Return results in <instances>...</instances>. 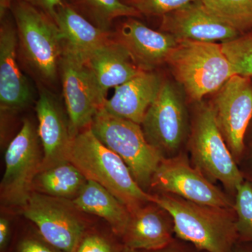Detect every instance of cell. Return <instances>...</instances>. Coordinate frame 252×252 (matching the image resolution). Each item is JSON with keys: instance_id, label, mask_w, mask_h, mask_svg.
<instances>
[{"instance_id": "4dcf8cb0", "label": "cell", "mask_w": 252, "mask_h": 252, "mask_svg": "<svg viewBox=\"0 0 252 252\" xmlns=\"http://www.w3.org/2000/svg\"><path fill=\"white\" fill-rule=\"evenodd\" d=\"M122 252H190V251L189 250L188 246L186 244L183 243L182 240V242H180L175 238L170 245H167L165 248L158 249V250H133V249L124 247Z\"/></svg>"}, {"instance_id": "e0dca14e", "label": "cell", "mask_w": 252, "mask_h": 252, "mask_svg": "<svg viewBox=\"0 0 252 252\" xmlns=\"http://www.w3.org/2000/svg\"><path fill=\"white\" fill-rule=\"evenodd\" d=\"M173 219L158 204L151 202L131 212L122 237V245L133 250L165 248L174 240Z\"/></svg>"}, {"instance_id": "d4e9b609", "label": "cell", "mask_w": 252, "mask_h": 252, "mask_svg": "<svg viewBox=\"0 0 252 252\" xmlns=\"http://www.w3.org/2000/svg\"><path fill=\"white\" fill-rule=\"evenodd\" d=\"M220 44L234 74L252 77V31Z\"/></svg>"}, {"instance_id": "277c9868", "label": "cell", "mask_w": 252, "mask_h": 252, "mask_svg": "<svg viewBox=\"0 0 252 252\" xmlns=\"http://www.w3.org/2000/svg\"><path fill=\"white\" fill-rule=\"evenodd\" d=\"M189 98L200 102L235 75L221 44L178 40L166 63Z\"/></svg>"}, {"instance_id": "7402d4cb", "label": "cell", "mask_w": 252, "mask_h": 252, "mask_svg": "<svg viewBox=\"0 0 252 252\" xmlns=\"http://www.w3.org/2000/svg\"><path fill=\"white\" fill-rule=\"evenodd\" d=\"M87 180L70 162H61L41 170L33 182V191L53 198L72 200L80 193Z\"/></svg>"}, {"instance_id": "6da1fadb", "label": "cell", "mask_w": 252, "mask_h": 252, "mask_svg": "<svg viewBox=\"0 0 252 252\" xmlns=\"http://www.w3.org/2000/svg\"><path fill=\"white\" fill-rule=\"evenodd\" d=\"M152 195V202L171 215L177 239L199 251L231 252L238 241L234 208L202 205L161 192Z\"/></svg>"}, {"instance_id": "5bb4252c", "label": "cell", "mask_w": 252, "mask_h": 252, "mask_svg": "<svg viewBox=\"0 0 252 252\" xmlns=\"http://www.w3.org/2000/svg\"><path fill=\"white\" fill-rule=\"evenodd\" d=\"M35 109L38 135L44 153L41 167L43 170L67 161L68 152L73 138L69 132L68 118L64 115L59 99L42 85L39 87Z\"/></svg>"}, {"instance_id": "30bf717a", "label": "cell", "mask_w": 252, "mask_h": 252, "mask_svg": "<svg viewBox=\"0 0 252 252\" xmlns=\"http://www.w3.org/2000/svg\"><path fill=\"white\" fill-rule=\"evenodd\" d=\"M217 125L235 162L246 151L245 139L252 119V79L232 76L216 92L210 104Z\"/></svg>"}, {"instance_id": "ffe728a7", "label": "cell", "mask_w": 252, "mask_h": 252, "mask_svg": "<svg viewBox=\"0 0 252 252\" xmlns=\"http://www.w3.org/2000/svg\"><path fill=\"white\" fill-rule=\"evenodd\" d=\"M85 63L106 98L109 89L125 84L144 71L112 36L94 51Z\"/></svg>"}, {"instance_id": "f546056e", "label": "cell", "mask_w": 252, "mask_h": 252, "mask_svg": "<svg viewBox=\"0 0 252 252\" xmlns=\"http://www.w3.org/2000/svg\"><path fill=\"white\" fill-rule=\"evenodd\" d=\"M14 1H22L28 3L44 11L54 20L58 8L63 4V0H13Z\"/></svg>"}, {"instance_id": "d590c367", "label": "cell", "mask_w": 252, "mask_h": 252, "mask_svg": "<svg viewBox=\"0 0 252 252\" xmlns=\"http://www.w3.org/2000/svg\"><path fill=\"white\" fill-rule=\"evenodd\" d=\"M245 146L247 147H252V119L251 122H250V125L247 130L246 135H245Z\"/></svg>"}, {"instance_id": "ba28073f", "label": "cell", "mask_w": 252, "mask_h": 252, "mask_svg": "<svg viewBox=\"0 0 252 252\" xmlns=\"http://www.w3.org/2000/svg\"><path fill=\"white\" fill-rule=\"evenodd\" d=\"M141 126L149 144L164 158L175 157L183 152L190 125L185 99L176 86L164 81Z\"/></svg>"}, {"instance_id": "5b68a950", "label": "cell", "mask_w": 252, "mask_h": 252, "mask_svg": "<svg viewBox=\"0 0 252 252\" xmlns=\"http://www.w3.org/2000/svg\"><path fill=\"white\" fill-rule=\"evenodd\" d=\"M187 149L190 160L213 183L220 182L234 197L245 179L219 128L211 105L202 104L190 124Z\"/></svg>"}, {"instance_id": "484cf974", "label": "cell", "mask_w": 252, "mask_h": 252, "mask_svg": "<svg viewBox=\"0 0 252 252\" xmlns=\"http://www.w3.org/2000/svg\"><path fill=\"white\" fill-rule=\"evenodd\" d=\"M234 210L238 241L252 243V183L245 180L237 189Z\"/></svg>"}, {"instance_id": "2e32d148", "label": "cell", "mask_w": 252, "mask_h": 252, "mask_svg": "<svg viewBox=\"0 0 252 252\" xmlns=\"http://www.w3.org/2000/svg\"><path fill=\"white\" fill-rule=\"evenodd\" d=\"M16 28L6 20L0 28V105L1 111L16 112L32 99L29 82L18 62Z\"/></svg>"}, {"instance_id": "603a6c76", "label": "cell", "mask_w": 252, "mask_h": 252, "mask_svg": "<svg viewBox=\"0 0 252 252\" xmlns=\"http://www.w3.org/2000/svg\"><path fill=\"white\" fill-rule=\"evenodd\" d=\"M73 6L96 27L110 32L117 18L141 17L142 14L123 0H73Z\"/></svg>"}, {"instance_id": "d6986e66", "label": "cell", "mask_w": 252, "mask_h": 252, "mask_svg": "<svg viewBox=\"0 0 252 252\" xmlns=\"http://www.w3.org/2000/svg\"><path fill=\"white\" fill-rule=\"evenodd\" d=\"M54 21L61 34L63 54L84 62L112 36L110 32L96 27L67 3L58 8Z\"/></svg>"}, {"instance_id": "83f0119b", "label": "cell", "mask_w": 252, "mask_h": 252, "mask_svg": "<svg viewBox=\"0 0 252 252\" xmlns=\"http://www.w3.org/2000/svg\"><path fill=\"white\" fill-rule=\"evenodd\" d=\"M123 248L103 235L86 233L74 252H122Z\"/></svg>"}, {"instance_id": "1f68e13d", "label": "cell", "mask_w": 252, "mask_h": 252, "mask_svg": "<svg viewBox=\"0 0 252 252\" xmlns=\"http://www.w3.org/2000/svg\"><path fill=\"white\" fill-rule=\"evenodd\" d=\"M238 165L245 180L252 183V146L247 147L243 160Z\"/></svg>"}, {"instance_id": "f1b7e54d", "label": "cell", "mask_w": 252, "mask_h": 252, "mask_svg": "<svg viewBox=\"0 0 252 252\" xmlns=\"http://www.w3.org/2000/svg\"><path fill=\"white\" fill-rule=\"evenodd\" d=\"M15 252H63L45 241L42 237L27 236L18 240Z\"/></svg>"}, {"instance_id": "836d02e7", "label": "cell", "mask_w": 252, "mask_h": 252, "mask_svg": "<svg viewBox=\"0 0 252 252\" xmlns=\"http://www.w3.org/2000/svg\"><path fill=\"white\" fill-rule=\"evenodd\" d=\"M231 252H252V243L238 241Z\"/></svg>"}, {"instance_id": "9c48e42d", "label": "cell", "mask_w": 252, "mask_h": 252, "mask_svg": "<svg viewBox=\"0 0 252 252\" xmlns=\"http://www.w3.org/2000/svg\"><path fill=\"white\" fill-rule=\"evenodd\" d=\"M150 188L195 203L234 208V197L208 180L192 165L184 152L162 159L154 173Z\"/></svg>"}, {"instance_id": "8992f818", "label": "cell", "mask_w": 252, "mask_h": 252, "mask_svg": "<svg viewBox=\"0 0 252 252\" xmlns=\"http://www.w3.org/2000/svg\"><path fill=\"white\" fill-rule=\"evenodd\" d=\"M91 128L94 135L122 158L137 183L144 190L163 156L149 144L140 124L109 114L102 107L95 114Z\"/></svg>"}, {"instance_id": "44dd1931", "label": "cell", "mask_w": 252, "mask_h": 252, "mask_svg": "<svg viewBox=\"0 0 252 252\" xmlns=\"http://www.w3.org/2000/svg\"><path fill=\"white\" fill-rule=\"evenodd\" d=\"M71 203L77 210L105 220L114 234L122 238L130 220V212L102 186L87 180L80 193Z\"/></svg>"}, {"instance_id": "7a4b0ae2", "label": "cell", "mask_w": 252, "mask_h": 252, "mask_svg": "<svg viewBox=\"0 0 252 252\" xmlns=\"http://www.w3.org/2000/svg\"><path fill=\"white\" fill-rule=\"evenodd\" d=\"M67 161L77 167L86 180L108 190L131 212L152 202L132 177L122 158L106 147L87 127L72 139Z\"/></svg>"}, {"instance_id": "d6a6232c", "label": "cell", "mask_w": 252, "mask_h": 252, "mask_svg": "<svg viewBox=\"0 0 252 252\" xmlns=\"http://www.w3.org/2000/svg\"><path fill=\"white\" fill-rule=\"evenodd\" d=\"M10 236H11V227L7 219L1 217L0 219V250L4 252L8 244L9 243Z\"/></svg>"}, {"instance_id": "8fae6325", "label": "cell", "mask_w": 252, "mask_h": 252, "mask_svg": "<svg viewBox=\"0 0 252 252\" xmlns=\"http://www.w3.org/2000/svg\"><path fill=\"white\" fill-rule=\"evenodd\" d=\"M59 74L69 132L74 138L81 131L90 127L94 116L103 107L107 98L84 61L63 54Z\"/></svg>"}, {"instance_id": "52a82bcc", "label": "cell", "mask_w": 252, "mask_h": 252, "mask_svg": "<svg viewBox=\"0 0 252 252\" xmlns=\"http://www.w3.org/2000/svg\"><path fill=\"white\" fill-rule=\"evenodd\" d=\"M39 141L32 123L24 119L21 130L5 152V171L0 185L4 205L23 209L27 203L42 163Z\"/></svg>"}, {"instance_id": "e575fe53", "label": "cell", "mask_w": 252, "mask_h": 252, "mask_svg": "<svg viewBox=\"0 0 252 252\" xmlns=\"http://www.w3.org/2000/svg\"><path fill=\"white\" fill-rule=\"evenodd\" d=\"M13 0H0V16L1 19L4 18L8 10L11 9Z\"/></svg>"}, {"instance_id": "cb8c5ba5", "label": "cell", "mask_w": 252, "mask_h": 252, "mask_svg": "<svg viewBox=\"0 0 252 252\" xmlns=\"http://www.w3.org/2000/svg\"><path fill=\"white\" fill-rule=\"evenodd\" d=\"M205 8L239 34L252 31V0H201Z\"/></svg>"}, {"instance_id": "4fadbf2b", "label": "cell", "mask_w": 252, "mask_h": 252, "mask_svg": "<svg viewBox=\"0 0 252 252\" xmlns=\"http://www.w3.org/2000/svg\"><path fill=\"white\" fill-rule=\"evenodd\" d=\"M160 31L171 34L177 40L203 42L223 43L240 35L209 12L201 0L164 15Z\"/></svg>"}, {"instance_id": "3957f363", "label": "cell", "mask_w": 252, "mask_h": 252, "mask_svg": "<svg viewBox=\"0 0 252 252\" xmlns=\"http://www.w3.org/2000/svg\"><path fill=\"white\" fill-rule=\"evenodd\" d=\"M23 62L43 84H54L59 74L62 41L57 24L41 10L22 1L11 9Z\"/></svg>"}, {"instance_id": "9a60e30c", "label": "cell", "mask_w": 252, "mask_h": 252, "mask_svg": "<svg viewBox=\"0 0 252 252\" xmlns=\"http://www.w3.org/2000/svg\"><path fill=\"white\" fill-rule=\"evenodd\" d=\"M112 38L127 50L135 64L144 71H154L166 63L178 41L168 33L151 29L135 18H127Z\"/></svg>"}, {"instance_id": "7c38bea8", "label": "cell", "mask_w": 252, "mask_h": 252, "mask_svg": "<svg viewBox=\"0 0 252 252\" xmlns=\"http://www.w3.org/2000/svg\"><path fill=\"white\" fill-rule=\"evenodd\" d=\"M65 201L33 191L22 211L48 243L63 252H74L86 227Z\"/></svg>"}, {"instance_id": "ac0fdd59", "label": "cell", "mask_w": 252, "mask_h": 252, "mask_svg": "<svg viewBox=\"0 0 252 252\" xmlns=\"http://www.w3.org/2000/svg\"><path fill=\"white\" fill-rule=\"evenodd\" d=\"M163 82L154 71H143L116 87L112 97L104 102L103 108L112 115L141 125Z\"/></svg>"}, {"instance_id": "4316f807", "label": "cell", "mask_w": 252, "mask_h": 252, "mask_svg": "<svg viewBox=\"0 0 252 252\" xmlns=\"http://www.w3.org/2000/svg\"><path fill=\"white\" fill-rule=\"evenodd\" d=\"M196 1L199 0H123L142 15L160 17Z\"/></svg>"}]
</instances>
